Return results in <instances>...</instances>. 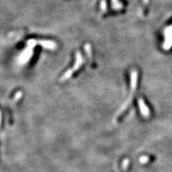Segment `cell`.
I'll return each instance as SVG.
<instances>
[{"label": "cell", "mask_w": 172, "mask_h": 172, "mask_svg": "<svg viewBox=\"0 0 172 172\" xmlns=\"http://www.w3.org/2000/svg\"><path fill=\"white\" fill-rule=\"evenodd\" d=\"M139 106H140L141 112L143 114V116L146 118L149 117V111L148 109V108L146 107L145 103L142 99H139Z\"/></svg>", "instance_id": "cell-1"}]
</instances>
